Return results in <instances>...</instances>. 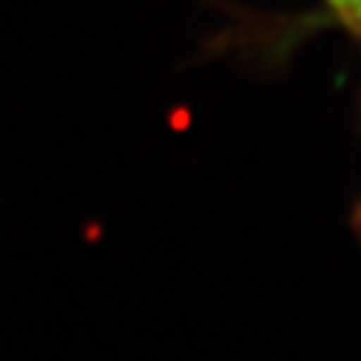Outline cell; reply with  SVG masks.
<instances>
[{"label": "cell", "mask_w": 361, "mask_h": 361, "mask_svg": "<svg viewBox=\"0 0 361 361\" xmlns=\"http://www.w3.org/2000/svg\"><path fill=\"white\" fill-rule=\"evenodd\" d=\"M336 18L361 40V0H327Z\"/></svg>", "instance_id": "1"}]
</instances>
